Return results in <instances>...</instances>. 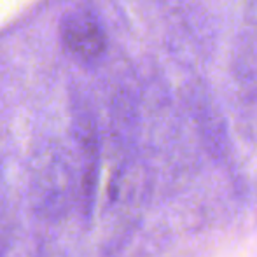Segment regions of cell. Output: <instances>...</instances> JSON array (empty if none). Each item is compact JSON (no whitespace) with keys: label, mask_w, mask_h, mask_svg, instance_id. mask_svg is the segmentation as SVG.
I'll return each mask as SVG.
<instances>
[{"label":"cell","mask_w":257,"mask_h":257,"mask_svg":"<svg viewBox=\"0 0 257 257\" xmlns=\"http://www.w3.org/2000/svg\"><path fill=\"white\" fill-rule=\"evenodd\" d=\"M63 42L77 58L96 60L105 49V34L98 18L89 9H75L67 14L61 25Z\"/></svg>","instance_id":"6da1fadb"},{"label":"cell","mask_w":257,"mask_h":257,"mask_svg":"<svg viewBox=\"0 0 257 257\" xmlns=\"http://www.w3.org/2000/svg\"><path fill=\"white\" fill-rule=\"evenodd\" d=\"M9 240H11V231L6 224L0 222V257H4L7 250V245H9Z\"/></svg>","instance_id":"7a4b0ae2"}]
</instances>
